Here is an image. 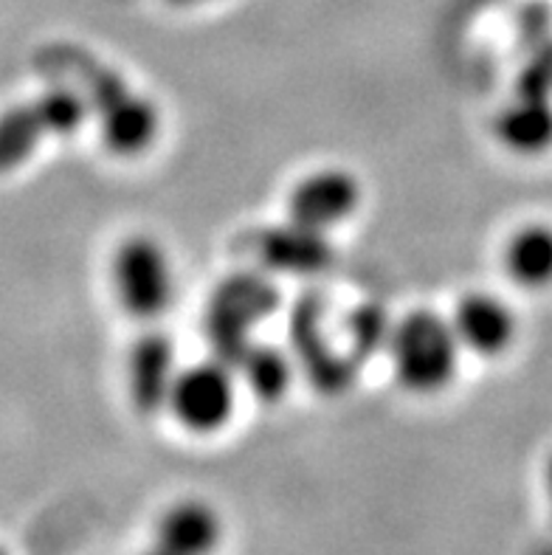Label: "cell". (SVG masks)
Listing matches in <instances>:
<instances>
[{
    "mask_svg": "<svg viewBox=\"0 0 552 555\" xmlns=\"http://www.w3.org/2000/svg\"><path fill=\"white\" fill-rule=\"evenodd\" d=\"M280 294L268 276H226L209 296L203 313V333L209 338L215 359L234 366L254 341V331L277 310Z\"/></svg>",
    "mask_w": 552,
    "mask_h": 555,
    "instance_id": "cell-4",
    "label": "cell"
},
{
    "mask_svg": "<svg viewBox=\"0 0 552 555\" xmlns=\"http://www.w3.org/2000/svg\"><path fill=\"white\" fill-rule=\"evenodd\" d=\"M497 139L518 155L552 150V102L541 93H518L516 102L497 116Z\"/></svg>",
    "mask_w": 552,
    "mask_h": 555,
    "instance_id": "cell-12",
    "label": "cell"
},
{
    "mask_svg": "<svg viewBox=\"0 0 552 555\" xmlns=\"http://www.w3.org/2000/svg\"><path fill=\"white\" fill-rule=\"evenodd\" d=\"M391 370L400 387L412 395H440L457 378L460 341L451 322L434 310H412L398 324H391L389 341Z\"/></svg>",
    "mask_w": 552,
    "mask_h": 555,
    "instance_id": "cell-2",
    "label": "cell"
},
{
    "mask_svg": "<svg viewBox=\"0 0 552 555\" xmlns=\"http://www.w3.org/2000/svg\"><path fill=\"white\" fill-rule=\"evenodd\" d=\"M176 347L164 333H144L127 352V395L139 415H158L167 409L176 384Z\"/></svg>",
    "mask_w": 552,
    "mask_h": 555,
    "instance_id": "cell-9",
    "label": "cell"
},
{
    "mask_svg": "<svg viewBox=\"0 0 552 555\" xmlns=\"http://www.w3.org/2000/svg\"><path fill=\"white\" fill-rule=\"evenodd\" d=\"M169 7H197L203 0H167Z\"/></svg>",
    "mask_w": 552,
    "mask_h": 555,
    "instance_id": "cell-18",
    "label": "cell"
},
{
    "mask_svg": "<svg viewBox=\"0 0 552 555\" xmlns=\"http://www.w3.org/2000/svg\"><path fill=\"white\" fill-rule=\"evenodd\" d=\"M544 486H547V500H550V514H552V454L547 460V468H544Z\"/></svg>",
    "mask_w": 552,
    "mask_h": 555,
    "instance_id": "cell-17",
    "label": "cell"
},
{
    "mask_svg": "<svg viewBox=\"0 0 552 555\" xmlns=\"http://www.w3.org/2000/svg\"><path fill=\"white\" fill-rule=\"evenodd\" d=\"M88 116L91 111L82 93L65 85L7 107L0 113V176L28 164L46 139L77 133Z\"/></svg>",
    "mask_w": 552,
    "mask_h": 555,
    "instance_id": "cell-3",
    "label": "cell"
},
{
    "mask_svg": "<svg viewBox=\"0 0 552 555\" xmlns=\"http://www.w3.org/2000/svg\"><path fill=\"white\" fill-rule=\"evenodd\" d=\"M111 285L127 317H164L176 302V268L167 248L150 234L125 237L111 257Z\"/></svg>",
    "mask_w": 552,
    "mask_h": 555,
    "instance_id": "cell-5",
    "label": "cell"
},
{
    "mask_svg": "<svg viewBox=\"0 0 552 555\" xmlns=\"http://www.w3.org/2000/svg\"><path fill=\"white\" fill-rule=\"evenodd\" d=\"M231 370L243 378L245 389L262 403H280L294 380V366L285 352L280 347L257 345V341L245 347Z\"/></svg>",
    "mask_w": 552,
    "mask_h": 555,
    "instance_id": "cell-15",
    "label": "cell"
},
{
    "mask_svg": "<svg viewBox=\"0 0 552 555\" xmlns=\"http://www.w3.org/2000/svg\"><path fill=\"white\" fill-rule=\"evenodd\" d=\"M364 201L361 181L350 169L324 167L310 176L299 178L294 190L287 192V220H294L308 229L330 232L336 225L347 223Z\"/></svg>",
    "mask_w": 552,
    "mask_h": 555,
    "instance_id": "cell-7",
    "label": "cell"
},
{
    "mask_svg": "<svg viewBox=\"0 0 552 555\" xmlns=\"http://www.w3.org/2000/svg\"><path fill=\"white\" fill-rule=\"evenodd\" d=\"M451 331H454L460 350H468L479 359H497L511 350L516 341L518 322L513 308L504 299L485 291L465 294L451 313Z\"/></svg>",
    "mask_w": 552,
    "mask_h": 555,
    "instance_id": "cell-8",
    "label": "cell"
},
{
    "mask_svg": "<svg viewBox=\"0 0 552 555\" xmlns=\"http://www.w3.org/2000/svg\"><path fill=\"white\" fill-rule=\"evenodd\" d=\"M70 60L85 79V102L97 113L102 144L119 158H139L147 153L162 133L158 107L147 96L136 93L113 68L85 60L70 51Z\"/></svg>",
    "mask_w": 552,
    "mask_h": 555,
    "instance_id": "cell-1",
    "label": "cell"
},
{
    "mask_svg": "<svg viewBox=\"0 0 552 555\" xmlns=\"http://www.w3.org/2000/svg\"><path fill=\"white\" fill-rule=\"evenodd\" d=\"M223 542V519L209 502L181 500L164 511L153 544L141 555H215Z\"/></svg>",
    "mask_w": 552,
    "mask_h": 555,
    "instance_id": "cell-11",
    "label": "cell"
},
{
    "mask_svg": "<svg viewBox=\"0 0 552 555\" xmlns=\"http://www.w3.org/2000/svg\"><path fill=\"white\" fill-rule=\"evenodd\" d=\"M291 333H294V341H299V359L316 389L336 395L350 387V380L356 378V364H350V359H344L342 352H336L330 345H319L322 319L308 317L305 308H299V313H294Z\"/></svg>",
    "mask_w": 552,
    "mask_h": 555,
    "instance_id": "cell-13",
    "label": "cell"
},
{
    "mask_svg": "<svg viewBox=\"0 0 552 555\" xmlns=\"http://www.w3.org/2000/svg\"><path fill=\"white\" fill-rule=\"evenodd\" d=\"M257 254L271 274L282 276H319L336 260L328 232L308 229L294 220L259 234Z\"/></svg>",
    "mask_w": 552,
    "mask_h": 555,
    "instance_id": "cell-10",
    "label": "cell"
},
{
    "mask_svg": "<svg viewBox=\"0 0 552 555\" xmlns=\"http://www.w3.org/2000/svg\"><path fill=\"white\" fill-rule=\"evenodd\" d=\"M389 317L377 305H358L347 317V338H350L356 356H375L389 341Z\"/></svg>",
    "mask_w": 552,
    "mask_h": 555,
    "instance_id": "cell-16",
    "label": "cell"
},
{
    "mask_svg": "<svg viewBox=\"0 0 552 555\" xmlns=\"http://www.w3.org/2000/svg\"><path fill=\"white\" fill-rule=\"evenodd\" d=\"M238 406L234 370L223 361H201L178 370L167 409L189 435L209 437L229 426Z\"/></svg>",
    "mask_w": 552,
    "mask_h": 555,
    "instance_id": "cell-6",
    "label": "cell"
},
{
    "mask_svg": "<svg viewBox=\"0 0 552 555\" xmlns=\"http://www.w3.org/2000/svg\"><path fill=\"white\" fill-rule=\"evenodd\" d=\"M0 555H7V553H3V550H0Z\"/></svg>",
    "mask_w": 552,
    "mask_h": 555,
    "instance_id": "cell-19",
    "label": "cell"
},
{
    "mask_svg": "<svg viewBox=\"0 0 552 555\" xmlns=\"http://www.w3.org/2000/svg\"><path fill=\"white\" fill-rule=\"evenodd\" d=\"M502 266L518 288L541 291L552 285V225H518L508 237Z\"/></svg>",
    "mask_w": 552,
    "mask_h": 555,
    "instance_id": "cell-14",
    "label": "cell"
}]
</instances>
